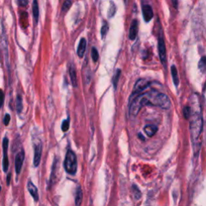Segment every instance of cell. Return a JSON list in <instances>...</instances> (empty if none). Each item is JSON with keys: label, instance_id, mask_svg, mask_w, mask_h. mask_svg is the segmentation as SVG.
I'll return each mask as SVG.
<instances>
[{"label": "cell", "instance_id": "1", "mask_svg": "<svg viewBox=\"0 0 206 206\" xmlns=\"http://www.w3.org/2000/svg\"><path fill=\"white\" fill-rule=\"evenodd\" d=\"M129 113L130 117L134 118L138 115L140 110L145 105H153L168 110L171 106V101L166 94L156 91L140 94L130 99Z\"/></svg>", "mask_w": 206, "mask_h": 206}, {"label": "cell", "instance_id": "2", "mask_svg": "<svg viewBox=\"0 0 206 206\" xmlns=\"http://www.w3.org/2000/svg\"><path fill=\"white\" fill-rule=\"evenodd\" d=\"M203 129V119H202L201 113L199 110H195L192 112L189 118V130H190V135L192 142H193V147L195 154H197L201 148V134Z\"/></svg>", "mask_w": 206, "mask_h": 206}, {"label": "cell", "instance_id": "3", "mask_svg": "<svg viewBox=\"0 0 206 206\" xmlns=\"http://www.w3.org/2000/svg\"><path fill=\"white\" fill-rule=\"evenodd\" d=\"M64 167L66 172L69 175H75L77 170V159L76 154L72 150H69L65 155Z\"/></svg>", "mask_w": 206, "mask_h": 206}, {"label": "cell", "instance_id": "4", "mask_svg": "<svg viewBox=\"0 0 206 206\" xmlns=\"http://www.w3.org/2000/svg\"><path fill=\"white\" fill-rule=\"evenodd\" d=\"M158 49H159V59L161 61L164 67L167 65V53H166V47L165 43H164V37L162 36V33L159 34V38H158Z\"/></svg>", "mask_w": 206, "mask_h": 206}, {"label": "cell", "instance_id": "5", "mask_svg": "<svg viewBox=\"0 0 206 206\" xmlns=\"http://www.w3.org/2000/svg\"><path fill=\"white\" fill-rule=\"evenodd\" d=\"M149 85H150V81H147V79H139L134 85L132 94H131V98H133L134 96H137V95L141 94L144 90H145L149 86Z\"/></svg>", "mask_w": 206, "mask_h": 206}, {"label": "cell", "instance_id": "6", "mask_svg": "<svg viewBox=\"0 0 206 206\" xmlns=\"http://www.w3.org/2000/svg\"><path fill=\"white\" fill-rule=\"evenodd\" d=\"M8 144L9 140L7 138H5L2 141V149H3V159H2V169L5 172H7L8 171V167H9V160L7 157V150H8Z\"/></svg>", "mask_w": 206, "mask_h": 206}, {"label": "cell", "instance_id": "7", "mask_svg": "<svg viewBox=\"0 0 206 206\" xmlns=\"http://www.w3.org/2000/svg\"><path fill=\"white\" fill-rule=\"evenodd\" d=\"M41 154H42V144L41 142H39L38 144H35L34 146L33 164L35 167H38L41 163Z\"/></svg>", "mask_w": 206, "mask_h": 206}, {"label": "cell", "instance_id": "8", "mask_svg": "<svg viewBox=\"0 0 206 206\" xmlns=\"http://www.w3.org/2000/svg\"><path fill=\"white\" fill-rule=\"evenodd\" d=\"M23 160H24V151L23 150H21L20 152H18V154H16V160H15V168H16V172L17 174L20 173Z\"/></svg>", "mask_w": 206, "mask_h": 206}, {"label": "cell", "instance_id": "9", "mask_svg": "<svg viewBox=\"0 0 206 206\" xmlns=\"http://www.w3.org/2000/svg\"><path fill=\"white\" fill-rule=\"evenodd\" d=\"M142 10H143V16H144V20L146 22H149L151 20V19L154 16V13H153V10L150 5H144Z\"/></svg>", "mask_w": 206, "mask_h": 206}, {"label": "cell", "instance_id": "10", "mask_svg": "<svg viewBox=\"0 0 206 206\" xmlns=\"http://www.w3.org/2000/svg\"><path fill=\"white\" fill-rule=\"evenodd\" d=\"M138 25H139V23H138L137 20H134L131 22L130 31H129V39H130V41H134V40L136 39L137 35H138V29H139Z\"/></svg>", "mask_w": 206, "mask_h": 206}, {"label": "cell", "instance_id": "11", "mask_svg": "<svg viewBox=\"0 0 206 206\" xmlns=\"http://www.w3.org/2000/svg\"><path fill=\"white\" fill-rule=\"evenodd\" d=\"M27 190L31 195V197H33V199L35 201H38L39 200V194H38V189L36 186L34 185V184L31 180L27 182Z\"/></svg>", "mask_w": 206, "mask_h": 206}, {"label": "cell", "instance_id": "12", "mask_svg": "<svg viewBox=\"0 0 206 206\" xmlns=\"http://www.w3.org/2000/svg\"><path fill=\"white\" fill-rule=\"evenodd\" d=\"M69 76L71 81H72V85H73L74 87H76V85H77V80H76V69H75V66L73 64H71L69 65Z\"/></svg>", "mask_w": 206, "mask_h": 206}, {"label": "cell", "instance_id": "13", "mask_svg": "<svg viewBox=\"0 0 206 206\" xmlns=\"http://www.w3.org/2000/svg\"><path fill=\"white\" fill-rule=\"evenodd\" d=\"M85 49H86V41H85V39L82 38L79 42L78 48H77V55L80 58H82L84 56Z\"/></svg>", "mask_w": 206, "mask_h": 206}, {"label": "cell", "instance_id": "14", "mask_svg": "<svg viewBox=\"0 0 206 206\" xmlns=\"http://www.w3.org/2000/svg\"><path fill=\"white\" fill-rule=\"evenodd\" d=\"M32 13H33L34 21H35L36 25L37 24V23H38L39 15H40L38 0H33V2H32Z\"/></svg>", "mask_w": 206, "mask_h": 206}, {"label": "cell", "instance_id": "15", "mask_svg": "<svg viewBox=\"0 0 206 206\" xmlns=\"http://www.w3.org/2000/svg\"><path fill=\"white\" fill-rule=\"evenodd\" d=\"M144 130L148 137H152L158 131V127L154 125H147Z\"/></svg>", "mask_w": 206, "mask_h": 206}, {"label": "cell", "instance_id": "16", "mask_svg": "<svg viewBox=\"0 0 206 206\" xmlns=\"http://www.w3.org/2000/svg\"><path fill=\"white\" fill-rule=\"evenodd\" d=\"M82 190H81V188L80 186L77 187L76 190V193H75V204L76 206H80L81 204V201H82Z\"/></svg>", "mask_w": 206, "mask_h": 206}, {"label": "cell", "instance_id": "17", "mask_svg": "<svg viewBox=\"0 0 206 206\" xmlns=\"http://www.w3.org/2000/svg\"><path fill=\"white\" fill-rule=\"evenodd\" d=\"M171 73H172V79H173V82L175 84L176 86H178L179 85V77H178V73H177V69L175 65H172V67H171Z\"/></svg>", "mask_w": 206, "mask_h": 206}, {"label": "cell", "instance_id": "18", "mask_svg": "<svg viewBox=\"0 0 206 206\" xmlns=\"http://www.w3.org/2000/svg\"><path fill=\"white\" fill-rule=\"evenodd\" d=\"M116 13V6L114 4V2L110 1V6L108 10V17L109 18H112L113 16Z\"/></svg>", "mask_w": 206, "mask_h": 206}, {"label": "cell", "instance_id": "19", "mask_svg": "<svg viewBox=\"0 0 206 206\" xmlns=\"http://www.w3.org/2000/svg\"><path fill=\"white\" fill-rule=\"evenodd\" d=\"M120 75H121V70L120 69H117L115 73H114V76H113V85H114V89L116 90L117 89V85H118V82H119V77H120Z\"/></svg>", "mask_w": 206, "mask_h": 206}, {"label": "cell", "instance_id": "20", "mask_svg": "<svg viewBox=\"0 0 206 206\" xmlns=\"http://www.w3.org/2000/svg\"><path fill=\"white\" fill-rule=\"evenodd\" d=\"M132 193L135 200H139L142 197L141 192H140V190L139 189V188H138L136 185H134V184L132 185Z\"/></svg>", "mask_w": 206, "mask_h": 206}, {"label": "cell", "instance_id": "21", "mask_svg": "<svg viewBox=\"0 0 206 206\" xmlns=\"http://www.w3.org/2000/svg\"><path fill=\"white\" fill-rule=\"evenodd\" d=\"M108 31H109V24H108V23L106 22V21H104V22H103V25L101 26V38L102 39L105 38V36H106Z\"/></svg>", "mask_w": 206, "mask_h": 206}, {"label": "cell", "instance_id": "22", "mask_svg": "<svg viewBox=\"0 0 206 206\" xmlns=\"http://www.w3.org/2000/svg\"><path fill=\"white\" fill-rule=\"evenodd\" d=\"M71 6H72V1H71V0H65V2H64V4H63L62 7H61V12H62V13L67 12V11L70 9Z\"/></svg>", "mask_w": 206, "mask_h": 206}, {"label": "cell", "instance_id": "23", "mask_svg": "<svg viewBox=\"0 0 206 206\" xmlns=\"http://www.w3.org/2000/svg\"><path fill=\"white\" fill-rule=\"evenodd\" d=\"M16 110H17V112L20 113L22 111L23 109V101L22 98H21V97L19 95L16 98Z\"/></svg>", "mask_w": 206, "mask_h": 206}, {"label": "cell", "instance_id": "24", "mask_svg": "<svg viewBox=\"0 0 206 206\" xmlns=\"http://www.w3.org/2000/svg\"><path fill=\"white\" fill-rule=\"evenodd\" d=\"M91 56H92L94 62H97V61H98L99 54L98 52V49L95 47H93L92 49H91Z\"/></svg>", "mask_w": 206, "mask_h": 206}, {"label": "cell", "instance_id": "25", "mask_svg": "<svg viewBox=\"0 0 206 206\" xmlns=\"http://www.w3.org/2000/svg\"><path fill=\"white\" fill-rule=\"evenodd\" d=\"M198 67L201 71H204V69L206 67V56H203L201 61H199V65H198Z\"/></svg>", "mask_w": 206, "mask_h": 206}, {"label": "cell", "instance_id": "26", "mask_svg": "<svg viewBox=\"0 0 206 206\" xmlns=\"http://www.w3.org/2000/svg\"><path fill=\"white\" fill-rule=\"evenodd\" d=\"M61 129H62L63 132H66L69 129V119H66L63 122L62 125H61Z\"/></svg>", "mask_w": 206, "mask_h": 206}, {"label": "cell", "instance_id": "27", "mask_svg": "<svg viewBox=\"0 0 206 206\" xmlns=\"http://www.w3.org/2000/svg\"><path fill=\"white\" fill-rule=\"evenodd\" d=\"M191 114H192V109H191L189 106H185L184 109V118L187 119H189L191 116Z\"/></svg>", "mask_w": 206, "mask_h": 206}, {"label": "cell", "instance_id": "28", "mask_svg": "<svg viewBox=\"0 0 206 206\" xmlns=\"http://www.w3.org/2000/svg\"><path fill=\"white\" fill-rule=\"evenodd\" d=\"M16 3L20 7H26L28 4V0H17Z\"/></svg>", "mask_w": 206, "mask_h": 206}, {"label": "cell", "instance_id": "29", "mask_svg": "<svg viewBox=\"0 0 206 206\" xmlns=\"http://www.w3.org/2000/svg\"><path fill=\"white\" fill-rule=\"evenodd\" d=\"M4 103V93L2 90H0V109L2 108Z\"/></svg>", "mask_w": 206, "mask_h": 206}, {"label": "cell", "instance_id": "30", "mask_svg": "<svg viewBox=\"0 0 206 206\" xmlns=\"http://www.w3.org/2000/svg\"><path fill=\"white\" fill-rule=\"evenodd\" d=\"M10 120H11V116H10V114H7L5 115L4 119H3V122H4V125L5 126H8L10 123Z\"/></svg>", "mask_w": 206, "mask_h": 206}, {"label": "cell", "instance_id": "31", "mask_svg": "<svg viewBox=\"0 0 206 206\" xmlns=\"http://www.w3.org/2000/svg\"><path fill=\"white\" fill-rule=\"evenodd\" d=\"M172 2L174 7H175V8H177V6H178V0H172Z\"/></svg>", "mask_w": 206, "mask_h": 206}, {"label": "cell", "instance_id": "32", "mask_svg": "<svg viewBox=\"0 0 206 206\" xmlns=\"http://www.w3.org/2000/svg\"><path fill=\"white\" fill-rule=\"evenodd\" d=\"M10 180H11V173L8 174V176H7V185L10 184Z\"/></svg>", "mask_w": 206, "mask_h": 206}, {"label": "cell", "instance_id": "33", "mask_svg": "<svg viewBox=\"0 0 206 206\" xmlns=\"http://www.w3.org/2000/svg\"><path fill=\"white\" fill-rule=\"evenodd\" d=\"M138 136H139V138H140V139H143V140H144V136H143V135H141V134H138Z\"/></svg>", "mask_w": 206, "mask_h": 206}, {"label": "cell", "instance_id": "34", "mask_svg": "<svg viewBox=\"0 0 206 206\" xmlns=\"http://www.w3.org/2000/svg\"><path fill=\"white\" fill-rule=\"evenodd\" d=\"M0 192H1V186H0Z\"/></svg>", "mask_w": 206, "mask_h": 206}]
</instances>
